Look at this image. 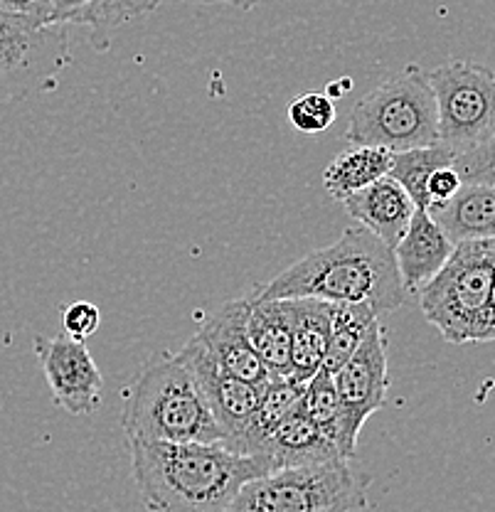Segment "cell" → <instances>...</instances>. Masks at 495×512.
Returning <instances> with one entry per match:
<instances>
[{
  "label": "cell",
  "mask_w": 495,
  "mask_h": 512,
  "mask_svg": "<svg viewBox=\"0 0 495 512\" xmlns=\"http://www.w3.org/2000/svg\"><path fill=\"white\" fill-rule=\"evenodd\" d=\"M345 138L399 153L439 143V111L429 74L417 64L392 74L353 106Z\"/></svg>",
  "instance_id": "277c9868"
},
{
  "label": "cell",
  "mask_w": 495,
  "mask_h": 512,
  "mask_svg": "<svg viewBox=\"0 0 495 512\" xmlns=\"http://www.w3.org/2000/svg\"><path fill=\"white\" fill-rule=\"evenodd\" d=\"M291 311V380L308 384L323 367L333 303L318 298H286Z\"/></svg>",
  "instance_id": "2e32d148"
},
{
  "label": "cell",
  "mask_w": 495,
  "mask_h": 512,
  "mask_svg": "<svg viewBox=\"0 0 495 512\" xmlns=\"http://www.w3.org/2000/svg\"><path fill=\"white\" fill-rule=\"evenodd\" d=\"M429 212L454 244L495 239V185L463 183L449 202Z\"/></svg>",
  "instance_id": "ac0fdd59"
},
{
  "label": "cell",
  "mask_w": 495,
  "mask_h": 512,
  "mask_svg": "<svg viewBox=\"0 0 495 512\" xmlns=\"http://www.w3.org/2000/svg\"><path fill=\"white\" fill-rule=\"evenodd\" d=\"M69 62L67 25L0 8V101H20L52 89Z\"/></svg>",
  "instance_id": "52a82bcc"
},
{
  "label": "cell",
  "mask_w": 495,
  "mask_h": 512,
  "mask_svg": "<svg viewBox=\"0 0 495 512\" xmlns=\"http://www.w3.org/2000/svg\"><path fill=\"white\" fill-rule=\"evenodd\" d=\"M249 298L247 330L254 350L274 377H291V311L286 298Z\"/></svg>",
  "instance_id": "d6986e66"
},
{
  "label": "cell",
  "mask_w": 495,
  "mask_h": 512,
  "mask_svg": "<svg viewBox=\"0 0 495 512\" xmlns=\"http://www.w3.org/2000/svg\"><path fill=\"white\" fill-rule=\"evenodd\" d=\"M264 456L274 461L276 468L289 466H313V463L340 461V453L326 436L321 434L313 419L303 407V397L291 409L289 416L276 426L269 444L264 448ZM348 461V458H345Z\"/></svg>",
  "instance_id": "e0dca14e"
},
{
  "label": "cell",
  "mask_w": 495,
  "mask_h": 512,
  "mask_svg": "<svg viewBox=\"0 0 495 512\" xmlns=\"http://www.w3.org/2000/svg\"><path fill=\"white\" fill-rule=\"evenodd\" d=\"M463 180L459 175V170L454 165H444V168L434 170V175L429 178L427 192H429V210L436 205H444L449 202L456 192L461 190Z\"/></svg>",
  "instance_id": "83f0119b"
},
{
  "label": "cell",
  "mask_w": 495,
  "mask_h": 512,
  "mask_svg": "<svg viewBox=\"0 0 495 512\" xmlns=\"http://www.w3.org/2000/svg\"><path fill=\"white\" fill-rule=\"evenodd\" d=\"M303 392H306V384L303 382L291 380V377L271 375V380L262 387L259 404L249 424L244 426L242 434H237L232 441L222 446L232 448L237 453H247V456H264V448L269 444L271 434L289 416L291 409L296 407Z\"/></svg>",
  "instance_id": "ffe728a7"
},
{
  "label": "cell",
  "mask_w": 495,
  "mask_h": 512,
  "mask_svg": "<svg viewBox=\"0 0 495 512\" xmlns=\"http://www.w3.org/2000/svg\"><path fill=\"white\" fill-rule=\"evenodd\" d=\"M0 8L50 23V0H0Z\"/></svg>",
  "instance_id": "f1b7e54d"
},
{
  "label": "cell",
  "mask_w": 495,
  "mask_h": 512,
  "mask_svg": "<svg viewBox=\"0 0 495 512\" xmlns=\"http://www.w3.org/2000/svg\"><path fill=\"white\" fill-rule=\"evenodd\" d=\"M252 298H318L328 303H365L377 316L397 311L407 301L395 249L353 222L338 242L306 256L257 286Z\"/></svg>",
  "instance_id": "7a4b0ae2"
},
{
  "label": "cell",
  "mask_w": 495,
  "mask_h": 512,
  "mask_svg": "<svg viewBox=\"0 0 495 512\" xmlns=\"http://www.w3.org/2000/svg\"><path fill=\"white\" fill-rule=\"evenodd\" d=\"M338 389L340 404H343L345 421H348V436L358 446L363 426L372 414L380 412L387 402V333L380 320L370 325L360 348L350 355V360L333 375Z\"/></svg>",
  "instance_id": "30bf717a"
},
{
  "label": "cell",
  "mask_w": 495,
  "mask_h": 512,
  "mask_svg": "<svg viewBox=\"0 0 495 512\" xmlns=\"http://www.w3.org/2000/svg\"><path fill=\"white\" fill-rule=\"evenodd\" d=\"M372 476L353 461L274 468L242 485L225 512H360Z\"/></svg>",
  "instance_id": "8992f818"
},
{
  "label": "cell",
  "mask_w": 495,
  "mask_h": 512,
  "mask_svg": "<svg viewBox=\"0 0 495 512\" xmlns=\"http://www.w3.org/2000/svg\"><path fill=\"white\" fill-rule=\"evenodd\" d=\"M289 124L301 133H323L335 124V101L323 92H308L296 96L289 104Z\"/></svg>",
  "instance_id": "d4e9b609"
},
{
  "label": "cell",
  "mask_w": 495,
  "mask_h": 512,
  "mask_svg": "<svg viewBox=\"0 0 495 512\" xmlns=\"http://www.w3.org/2000/svg\"><path fill=\"white\" fill-rule=\"evenodd\" d=\"M454 168L459 170L463 183L495 185V131L478 146L459 153Z\"/></svg>",
  "instance_id": "484cf974"
},
{
  "label": "cell",
  "mask_w": 495,
  "mask_h": 512,
  "mask_svg": "<svg viewBox=\"0 0 495 512\" xmlns=\"http://www.w3.org/2000/svg\"><path fill=\"white\" fill-rule=\"evenodd\" d=\"M303 407H306L313 424L321 429V434L338 448L340 456L348 458V461H355L358 446L348 436V421H345L343 404H340L333 375L323 370V367L308 380L306 392H303Z\"/></svg>",
  "instance_id": "7402d4cb"
},
{
  "label": "cell",
  "mask_w": 495,
  "mask_h": 512,
  "mask_svg": "<svg viewBox=\"0 0 495 512\" xmlns=\"http://www.w3.org/2000/svg\"><path fill=\"white\" fill-rule=\"evenodd\" d=\"M454 153L446 146L436 143V146L424 148H409V151H399L392 156L390 175L407 190L417 210H429V178L434 170L444 168V165H454Z\"/></svg>",
  "instance_id": "cb8c5ba5"
},
{
  "label": "cell",
  "mask_w": 495,
  "mask_h": 512,
  "mask_svg": "<svg viewBox=\"0 0 495 512\" xmlns=\"http://www.w3.org/2000/svg\"><path fill=\"white\" fill-rule=\"evenodd\" d=\"M131 478L148 512H225L244 483L274 471L266 456L222 444L129 439Z\"/></svg>",
  "instance_id": "6da1fadb"
},
{
  "label": "cell",
  "mask_w": 495,
  "mask_h": 512,
  "mask_svg": "<svg viewBox=\"0 0 495 512\" xmlns=\"http://www.w3.org/2000/svg\"><path fill=\"white\" fill-rule=\"evenodd\" d=\"M392 156L382 146H353L340 151L323 170V188L333 200L343 202L353 192L367 188L375 180L390 175Z\"/></svg>",
  "instance_id": "44dd1931"
},
{
  "label": "cell",
  "mask_w": 495,
  "mask_h": 512,
  "mask_svg": "<svg viewBox=\"0 0 495 512\" xmlns=\"http://www.w3.org/2000/svg\"><path fill=\"white\" fill-rule=\"evenodd\" d=\"M247 316L249 298H237V301L225 303L220 311L212 313L193 338L227 375L264 387L271 380V372L266 370L262 357L254 350L247 330Z\"/></svg>",
  "instance_id": "7c38bea8"
},
{
  "label": "cell",
  "mask_w": 495,
  "mask_h": 512,
  "mask_svg": "<svg viewBox=\"0 0 495 512\" xmlns=\"http://www.w3.org/2000/svg\"><path fill=\"white\" fill-rule=\"evenodd\" d=\"M121 426L129 439L170 444H222L225 439L198 382L175 352H163L138 372L126 389Z\"/></svg>",
  "instance_id": "3957f363"
},
{
  "label": "cell",
  "mask_w": 495,
  "mask_h": 512,
  "mask_svg": "<svg viewBox=\"0 0 495 512\" xmlns=\"http://www.w3.org/2000/svg\"><path fill=\"white\" fill-rule=\"evenodd\" d=\"M35 355L45 372L52 402L62 412L84 416L97 412L104 397V377L87 345L69 335L35 338Z\"/></svg>",
  "instance_id": "9c48e42d"
},
{
  "label": "cell",
  "mask_w": 495,
  "mask_h": 512,
  "mask_svg": "<svg viewBox=\"0 0 495 512\" xmlns=\"http://www.w3.org/2000/svg\"><path fill=\"white\" fill-rule=\"evenodd\" d=\"M495 276V239L459 242L444 269L419 288L427 323L446 343H486Z\"/></svg>",
  "instance_id": "5b68a950"
},
{
  "label": "cell",
  "mask_w": 495,
  "mask_h": 512,
  "mask_svg": "<svg viewBox=\"0 0 495 512\" xmlns=\"http://www.w3.org/2000/svg\"><path fill=\"white\" fill-rule=\"evenodd\" d=\"M454 247L456 244L431 217L429 210L414 212L407 232L395 247L397 269L407 293H419V288L429 284L444 269L449 256L454 254Z\"/></svg>",
  "instance_id": "5bb4252c"
},
{
  "label": "cell",
  "mask_w": 495,
  "mask_h": 512,
  "mask_svg": "<svg viewBox=\"0 0 495 512\" xmlns=\"http://www.w3.org/2000/svg\"><path fill=\"white\" fill-rule=\"evenodd\" d=\"M343 207L348 217L370 229L375 237H380L392 249L397 247V242L412 222V215L417 212L412 197L392 175H385L367 188L348 195L343 200Z\"/></svg>",
  "instance_id": "4fadbf2b"
},
{
  "label": "cell",
  "mask_w": 495,
  "mask_h": 512,
  "mask_svg": "<svg viewBox=\"0 0 495 512\" xmlns=\"http://www.w3.org/2000/svg\"><path fill=\"white\" fill-rule=\"evenodd\" d=\"M188 3H222V5H232V8H239V10H252L257 8L259 3H264V0H188Z\"/></svg>",
  "instance_id": "f546056e"
},
{
  "label": "cell",
  "mask_w": 495,
  "mask_h": 512,
  "mask_svg": "<svg viewBox=\"0 0 495 512\" xmlns=\"http://www.w3.org/2000/svg\"><path fill=\"white\" fill-rule=\"evenodd\" d=\"M161 0H50V23L82 25L92 30L99 52L111 47V37L131 20L153 13Z\"/></svg>",
  "instance_id": "9a60e30c"
},
{
  "label": "cell",
  "mask_w": 495,
  "mask_h": 512,
  "mask_svg": "<svg viewBox=\"0 0 495 512\" xmlns=\"http://www.w3.org/2000/svg\"><path fill=\"white\" fill-rule=\"evenodd\" d=\"M439 111V143L454 156L495 131V74L478 62L454 60L429 72Z\"/></svg>",
  "instance_id": "ba28073f"
},
{
  "label": "cell",
  "mask_w": 495,
  "mask_h": 512,
  "mask_svg": "<svg viewBox=\"0 0 495 512\" xmlns=\"http://www.w3.org/2000/svg\"><path fill=\"white\" fill-rule=\"evenodd\" d=\"M375 320H380V316L375 313V308L365 306V303H333V323H330L323 370L335 375L360 348Z\"/></svg>",
  "instance_id": "603a6c76"
},
{
  "label": "cell",
  "mask_w": 495,
  "mask_h": 512,
  "mask_svg": "<svg viewBox=\"0 0 495 512\" xmlns=\"http://www.w3.org/2000/svg\"><path fill=\"white\" fill-rule=\"evenodd\" d=\"M101 325V313L94 303L89 301H74L62 311V328L65 335L79 343H87Z\"/></svg>",
  "instance_id": "4316f807"
},
{
  "label": "cell",
  "mask_w": 495,
  "mask_h": 512,
  "mask_svg": "<svg viewBox=\"0 0 495 512\" xmlns=\"http://www.w3.org/2000/svg\"><path fill=\"white\" fill-rule=\"evenodd\" d=\"M175 355L188 367L190 375L195 377V382L202 389V397L210 404L217 424L222 426V434H225L222 444H227L234 436L242 434V429L249 424L254 409H257L262 387L239 380V377L227 375L225 370H220L215 365V360L200 348V343L195 338H190Z\"/></svg>",
  "instance_id": "8fae6325"
},
{
  "label": "cell",
  "mask_w": 495,
  "mask_h": 512,
  "mask_svg": "<svg viewBox=\"0 0 495 512\" xmlns=\"http://www.w3.org/2000/svg\"><path fill=\"white\" fill-rule=\"evenodd\" d=\"M495 340V276H493V291H491V311H488V333L486 343Z\"/></svg>",
  "instance_id": "4dcf8cb0"
}]
</instances>
